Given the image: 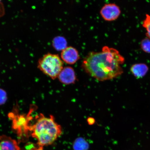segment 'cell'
I'll use <instances>...</instances> for the list:
<instances>
[{
    "instance_id": "obj_1",
    "label": "cell",
    "mask_w": 150,
    "mask_h": 150,
    "mask_svg": "<svg viewBox=\"0 0 150 150\" xmlns=\"http://www.w3.org/2000/svg\"><path fill=\"white\" fill-rule=\"evenodd\" d=\"M125 62V58L117 50L105 46L101 52H89L82 67L90 76L103 81L120 76L123 73L121 65Z\"/></svg>"
},
{
    "instance_id": "obj_2",
    "label": "cell",
    "mask_w": 150,
    "mask_h": 150,
    "mask_svg": "<svg viewBox=\"0 0 150 150\" xmlns=\"http://www.w3.org/2000/svg\"><path fill=\"white\" fill-rule=\"evenodd\" d=\"M31 136L36 139L37 144L42 147L52 145L61 136L62 130L53 116L46 117L40 114L35 123L29 127Z\"/></svg>"
},
{
    "instance_id": "obj_3",
    "label": "cell",
    "mask_w": 150,
    "mask_h": 150,
    "mask_svg": "<svg viewBox=\"0 0 150 150\" xmlns=\"http://www.w3.org/2000/svg\"><path fill=\"white\" fill-rule=\"evenodd\" d=\"M38 67L45 74L55 79L63 68V63L57 54L48 53L39 60Z\"/></svg>"
},
{
    "instance_id": "obj_4",
    "label": "cell",
    "mask_w": 150,
    "mask_h": 150,
    "mask_svg": "<svg viewBox=\"0 0 150 150\" xmlns=\"http://www.w3.org/2000/svg\"><path fill=\"white\" fill-rule=\"evenodd\" d=\"M120 7L115 4L109 3L105 4L100 11L102 18L106 21H113L117 19L121 14Z\"/></svg>"
},
{
    "instance_id": "obj_5",
    "label": "cell",
    "mask_w": 150,
    "mask_h": 150,
    "mask_svg": "<svg viewBox=\"0 0 150 150\" xmlns=\"http://www.w3.org/2000/svg\"><path fill=\"white\" fill-rule=\"evenodd\" d=\"M58 78L61 83L66 85L74 84L76 79L74 69L70 67H63Z\"/></svg>"
},
{
    "instance_id": "obj_6",
    "label": "cell",
    "mask_w": 150,
    "mask_h": 150,
    "mask_svg": "<svg viewBox=\"0 0 150 150\" xmlns=\"http://www.w3.org/2000/svg\"><path fill=\"white\" fill-rule=\"evenodd\" d=\"M61 57L65 63L71 65L74 64L80 59L77 50L72 46L67 47L62 51Z\"/></svg>"
},
{
    "instance_id": "obj_7",
    "label": "cell",
    "mask_w": 150,
    "mask_h": 150,
    "mask_svg": "<svg viewBox=\"0 0 150 150\" xmlns=\"http://www.w3.org/2000/svg\"><path fill=\"white\" fill-rule=\"evenodd\" d=\"M0 150H20L18 142L11 137L0 136Z\"/></svg>"
},
{
    "instance_id": "obj_8",
    "label": "cell",
    "mask_w": 150,
    "mask_h": 150,
    "mask_svg": "<svg viewBox=\"0 0 150 150\" xmlns=\"http://www.w3.org/2000/svg\"><path fill=\"white\" fill-rule=\"evenodd\" d=\"M132 74L137 79L142 78L145 76L149 70V67L144 63H137L133 64L130 68Z\"/></svg>"
},
{
    "instance_id": "obj_9",
    "label": "cell",
    "mask_w": 150,
    "mask_h": 150,
    "mask_svg": "<svg viewBox=\"0 0 150 150\" xmlns=\"http://www.w3.org/2000/svg\"><path fill=\"white\" fill-rule=\"evenodd\" d=\"M52 45L57 50L62 51L67 47V42L64 37L57 36L53 39Z\"/></svg>"
},
{
    "instance_id": "obj_10",
    "label": "cell",
    "mask_w": 150,
    "mask_h": 150,
    "mask_svg": "<svg viewBox=\"0 0 150 150\" xmlns=\"http://www.w3.org/2000/svg\"><path fill=\"white\" fill-rule=\"evenodd\" d=\"M140 47L143 51L150 54V39L147 37L142 39L140 42Z\"/></svg>"
},
{
    "instance_id": "obj_11",
    "label": "cell",
    "mask_w": 150,
    "mask_h": 150,
    "mask_svg": "<svg viewBox=\"0 0 150 150\" xmlns=\"http://www.w3.org/2000/svg\"><path fill=\"white\" fill-rule=\"evenodd\" d=\"M142 26L146 30V35L148 38L150 39V16L147 14L146 18L142 22Z\"/></svg>"
},
{
    "instance_id": "obj_12",
    "label": "cell",
    "mask_w": 150,
    "mask_h": 150,
    "mask_svg": "<svg viewBox=\"0 0 150 150\" xmlns=\"http://www.w3.org/2000/svg\"><path fill=\"white\" fill-rule=\"evenodd\" d=\"M7 99V96L6 91L0 88V106L5 104Z\"/></svg>"
},
{
    "instance_id": "obj_13",
    "label": "cell",
    "mask_w": 150,
    "mask_h": 150,
    "mask_svg": "<svg viewBox=\"0 0 150 150\" xmlns=\"http://www.w3.org/2000/svg\"><path fill=\"white\" fill-rule=\"evenodd\" d=\"M88 122L89 125H92L94 123L95 120L93 118L89 117L88 119Z\"/></svg>"
}]
</instances>
